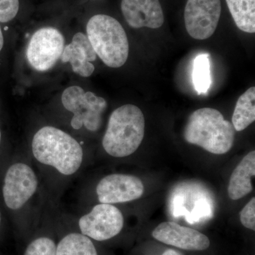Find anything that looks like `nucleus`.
<instances>
[{
    "mask_svg": "<svg viewBox=\"0 0 255 255\" xmlns=\"http://www.w3.org/2000/svg\"><path fill=\"white\" fill-rule=\"evenodd\" d=\"M57 246L55 242L49 238H37L32 241L24 255H56Z\"/></svg>",
    "mask_w": 255,
    "mask_h": 255,
    "instance_id": "obj_19",
    "label": "nucleus"
},
{
    "mask_svg": "<svg viewBox=\"0 0 255 255\" xmlns=\"http://www.w3.org/2000/svg\"><path fill=\"white\" fill-rule=\"evenodd\" d=\"M3 197L10 209L23 207L36 193L38 179L30 166L18 162L12 164L5 174Z\"/></svg>",
    "mask_w": 255,
    "mask_h": 255,
    "instance_id": "obj_9",
    "label": "nucleus"
},
{
    "mask_svg": "<svg viewBox=\"0 0 255 255\" xmlns=\"http://www.w3.org/2000/svg\"><path fill=\"white\" fill-rule=\"evenodd\" d=\"M122 13L130 27L158 28L164 18L159 0H122Z\"/></svg>",
    "mask_w": 255,
    "mask_h": 255,
    "instance_id": "obj_12",
    "label": "nucleus"
},
{
    "mask_svg": "<svg viewBox=\"0 0 255 255\" xmlns=\"http://www.w3.org/2000/svg\"><path fill=\"white\" fill-rule=\"evenodd\" d=\"M255 175V151L245 156L230 178L228 192L230 199L239 200L253 191L252 178Z\"/></svg>",
    "mask_w": 255,
    "mask_h": 255,
    "instance_id": "obj_14",
    "label": "nucleus"
},
{
    "mask_svg": "<svg viewBox=\"0 0 255 255\" xmlns=\"http://www.w3.org/2000/svg\"><path fill=\"white\" fill-rule=\"evenodd\" d=\"M124 223L120 210L112 204H101L80 218L79 227L84 236L95 241H105L119 234Z\"/></svg>",
    "mask_w": 255,
    "mask_h": 255,
    "instance_id": "obj_7",
    "label": "nucleus"
},
{
    "mask_svg": "<svg viewBox=\"0 0 255 255\" xmlns=\"http://www.w3.org/2000/svg\"><path fill=\"white\" fill-rule=\"evenodd\" d=\"M162 255H182V254L178 253L177 251H174V250L169 249L164 252Z\"/></svg>",
    "mask_w": 255,
    "mask_h": 255,
    "instance_id": "obj_22",
    "label": "nucleus"
},
{
    "mask_svg": "<svg viewBox=\"0 0 255 255\" xmlns=\"http://www.w3.org/2000/svg\"><path fill=\"white\" fill-rule=\"evenodd\" d=\"M0 142H1V132H0Z\"/></svg>",
    "mask_w": 255,
    "mask_h": 255,
    "instance_id": "obj_25",
    "label": "nucleus"
},
{
    "mask_svg": "<svg viewBox=\"0 0 255 255\" xmlns=\"http://www.w3.org/2000/svg\"><path fill=\"white\" fill-rule=\"evenodd\" d=\"M4 46V37H3L2 31L0 27V51L2 49Z\"/></svg>",
    "mask_w": 255,
    "mask_h": 255,
    "instance_id": "obj_23",
    "label": "nucleus"
},
{
    "mask_svg": "<svg viewBox=\"0 0 255 255\" xmlns=\"http://www.w3.org/2000/svg\"><path fill=\"white\" fill-rule=\"evenodd\" d=\"M144 135L145 118L142 111L135 105H124L110 116L102 145L112 157H128L137 150Z\"/></svg>",
    "mask_w": 255,
    "mask_h": 255,
    "instance_id": "obj_3",
    "label": "nucleus"
},
{
    "mask_svg": "<svg viewBox=\"0 0 255 255\" xmlns=\"http://www.w3.org/2000/svg\"><path fill=\"white\" fill-rule=\"evenodd\" d=\"M32 152L37 161L66 176L75 174L83 160L80 144L67 132L53 127L42 128L35 134Z\"/></svg>",
    "mask_w": 255,
    "mask_h": 255,
    "instance_id": "obj_1",
    "label": "nucleus"
},
{
    "mask_svg": "<svg viewBox=\"0 0 255 255\" xmlns=\"http://www.w3.org/2000/svg\"><path fill=\"white\" fill-rule=\"evenodd\" d=\"M241 221L245 227L255 231V198L253 197L245 206L241 212Z\"/></svg>",
    "mask_w": 255,
    "mask_h": 255,
    "instance_id": "obj_21",
    "label": "nucleus"
},
{
    "mask_svg": "<svg viewBox=\"0 0 255 255\" xmlns=\"http://www.w3.org/2000/svg\"><path fill=\"white\" fill-rule=\"evenodd\" d=\"M65 38L53 27L40 28L32 36L26 50V58L37 71L44 72L53 68L63 54Z\"/></svg>",
    "mask_w": 255,
    "mask_h": 255,
    "instance_id": "obj_6",
    "label": "nucleus"
},
{
    "mask_svg": "<svg viewBox=\"0 0 255 255\" xmlns=\"http://www.w3.org/2000/svg\"><path fill=\"white\" fill-rule=\"evenodd\" d=\"M62 103L74 114L70 124L75 130H80L83 126L92 132L100 128L102 114L107 107L105 99L93 92H85L82 87L72 86L64 90Z\"/></svg>",
    "mask_w": 255,
    "mask_h": 255,
    "instance_id": "obj_5",
    "label": "nucleus"
},
{
    "mask_svg": "<svg viewBox=\"0 0 255 255\" xmlns=\"http://www.w3.org/2000/svg\"><path fill=\"white\" fill-rule=\"evenodd\" d=\"M18 9V0H0V22L11 21L17 14Z\"/></svg>",
    "mask_w": 255,
    "mask_h": 255,
    "instance_id": "obj_20",
    "label": "nucleus"
},
{
    "mask_svg": "<svg viewBox=\"0 0 255 255\" xmlns=\"http://www.w3.org/2000/svg\"><path fill=\"white\" fill-rule=\"evenodd\" d=\"M1 213H0V224H1Z\"/></svg>",
    "mask_w": 255,
    "mask_h": 255,
    "instance_id": "obj_24",
    "label": "nucleus"
},
{
    "mask_svg": "<svg viewBox=\"0 0 255 255\" xmlns=\"http://www.w3.org/2000/svg\"><path fill=\"white\" fill-rule=\"evenodd\" d=\"M255 121V87L248 89L238 99L232 118L237 131L244 130Z\"/></svg>",
    "mask_w": 255,
    "mask_h": 255,
    "instance_id": "obj_15",
    "label": "nucleus"
},
{
    "mask_svg": "<svg viewBox=\"0 0 255 255\" xmlns=\"http://www.w3.org/2000/svg\"><path fill=\"white\" fill-rule=\"evenodd\" d=\"M236 26L246 33L255 32V0H226Z\"/></svg>",
    "mask_w": 255,
    "mask_h": 255,
    "instance_id": "obj_16",
    "label": "nucleus"
},
{
    "mask_svg": "<svg viewBox=\"0 0 255 255\" xmlns=\"http://www.w3.org/2000/svg\"><path fill=\"white\" fill-rule=\"evenodd\" d=\"M221 14V0H188L184 9L188 33L194 39H207L216 31Z\"/></svg>",
    "mask_w": 255,
    "mask_h": 255,
    "instance_id": "obj_8",
    "label": "nucleus"
},
{
    "mask_svg": "<svg viewBox=\"0 0 255 255\" xmlns=\"http://www.w3.org/2000/svg\"><path fill=\"white\" fill-rule=\"evenodd\" d=\"M56 255H98L90 238L80 234L70 233L60 241L57 246Z\"/></svg>",
    "mask_w": 255,
    "mask_h": 255,
    "instance_id": "obj_17",
    "label": "nucleus"
},
{
    "mask_svg": "<svg viewBox=\"0 0 255 255\" xmlns=\"http://www.w3.org/2000/svg\"><path fill=\"white\" fill-rule=\"evenodd\" d=\"M152 236L161 243L185 251H205L210 246L209 238L205 235L173 221L161 223L153 230Z\"/></svg>",
    "mask_w": 255,
    "mask_h": 255,
    "instance_id": "obj_11",
    "label": "nucleus"
},
{
    "mask_svg": "<svg viewBox=\"0 0 255 255\" xmlns=\"http://www.w3.org/2000/svg\"><path fill=\"white\" fill-rule=\"evenodd\" d=\"M63 63H70L74 73L84 78L91 76L95 66L91 62L97 59V54L86 35L77 33L73 41L64 48L60 57Z\"/></svg>",
    "mask_w": 255,
    "mask_h": 255,
    "instance_id": "obj_13",
    "label": "nucleus"
},
{
    "mask_svg": "<svg viewBox=\"0 0 255 255\" xmlns=\"http://www.w3.org/2000/svg\"><path fill=\"white\" fill-rule=\"evenodd\" d=\"M193 83L199 95L207 93L211 83V66L209 55H198L194 60Z\"/></svg>",
    "mask_w": 255,
    "mask_h": 255,
    "instance_id": "obj_18",
    "label": "nucleus"
},
{
    "mask_svg": "<svg viewBox=\"0 0 255 255\" xmlns=\"http://www.w3.org/2000/svg\"><path fill=\"white\" fill-rule=\"evenodd\" d=\"M87 38L101 60L110 68H118L127 61L129 44L125 30L112 16L97 14L87 25Z\"/></svg>",
    "mask_w": 255,
    "mask_h": 255,
    "instance_id": "obj_4",
    "label": "nucleus"
},
{
    "mask_svg": "<svg viewBox=\"0 0 255 255\" xmlns=\"http://www.w3.org/2000/svg\"><path fill=\"white\" fill-rule=\"evenodd\" d=\"M236 130L219 111L201 108L191 114L185 128L186 141L215 154L223 155L232 148Z\"/></svg>",
    "mask_w": 255,
    "mask_h": 255,
    "instance_id": "obj_2",
    "label": "nucleus"
},
{
    "mask_svg": "<svg viewBox=\"0 0 255 255\" xmlns=\"http://www.w3.org/2000/svg\"><path fill=\"white\" fill-rule=\"evenodd\" d=\"M96 191L101 204H119L140 199L144 185L135 176L112 174L101 179Z\"/></svg>",
    "mask_w": 255,
    "mask_h": 255,
    "instance_id": "obj_10",
    "label": "nucleus"
}]
</instances>
